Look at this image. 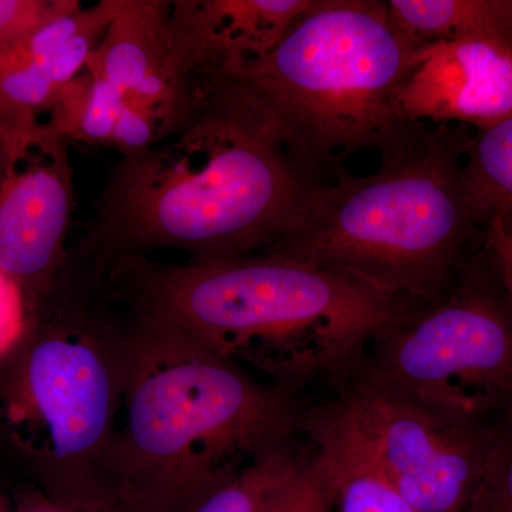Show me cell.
<instances>
[{
    "mask_svg": "<svg viewBox=\"0 0 512 512\" xmlns=\"http://www.w3.org/2000/svg\"><path fill=\"white\" fill-rule=\"evenodd\" d=\"M325 184L242 87L202 77L183 126L114 168L90 247L120 259L178 249L191 262L264 254Z\"/></svg>",
    "mask_w": 512,
    "mask_h": 512,
    "instance_id": "1",
    "label": "cell"
},
{
    "mask_svg": "<svg viewBox=\"0 0 512 512\" xmlns=\"http://www.w3.org/2000/svg\"><path fill=\"white\" fill-rule=\"evenodd\" d=\"M301 431L282 390L144 313L121 342V397L104 484L116 512H190Z\"/></svg>",
    "mask_w": 512,
    "mask_h": 512,
    "instance_id": "2",
    "label": "cell"
},
{
    "mask_svg": "<svg viewBox=\"0 0 512 512\" xmlns=\"http://www.w3.org/2000/svg\"><path fill=\"white\" fill-rule=\"evenodd\" d=\"M468 131L416 127L366 177L320 185L264 254L348 276L416 309L440 301L487 245L464 180Z\"/></svg>",
    "mask_w": 512,
    "mask_h": 512,
    "instance_id": "3",
    "label": "cell"
},
{
    "mask_svg": "<svg viewBox=\"0 0 512 512\" xmlns=\"http://www.w3.org/2000/svg\"><path fill=\"white\" fill-rule=\"evenodd\" d=\"M153 313L235 365L285 387L340 384L384 329L413 309L348 276L275 254L137 265Z\"/></svg>",
    "mask_w": 512,
    "mask_h": 512,
    "instance_id": "4",
    "label": "cell"
},
{
    "mask_svg": "<svg viewBox=\"0 0 512 512\" xmlns=\"http://www.w3.org/2000/svg\"><path fill=\"white\" fill-rule=\"evenodd\" d=\"M417 45L387 0H313L271 52L222 77L242 87L329 184L325 175H345V158L382 154L417 126L396 109Z\"/></svg>",
    "mask_w": 512,
    "mask_h": 512,
    "instance_id": "5",
    "label": "cell"
},
{
    "mask_svg": "<svg viewBox=\"0 0 512 512\" xmlns=\"http://www.w3.org/2000/svg\"><path fill=\"white\" fill-rule=\"evenodd\" d=\"M0 382V427L53 503L116 512L104 470L121 397V342L77 309L32 323Z\"/></svg>",
    "mask_w": 512,
    "mask_h": 512,
    "instance_id": "6",
    "label": "cell"
},
{
    "mask_svg": "<svg viewBox=\"0 0 512 512\" xmlns=\"http://www.w3.org/2000/svg\"><path fill=\"white\" fill-rule=\"evenodd\" d=\"M355 375L456 419H511L512 298L488 242L440 301L384 329Z\"/></svg>",
    "mask_w": 512,
    "mask_h": 512,
    "instance_id": "7",
    "label": "cell"
},
{
    "mask_svg": "<svg viewBox=\"0 0 512 512\" xmlns=\"http://www.w3.org/2000/svg\"><path fill=\"white\" fill-rule=\"evenodd\" d=\"M301 431L362 457L416 512H467L495 427L434 412L353 375L335 399L301 416Z\"/></svg>",
    "mask_w": 512,
    "mask_h": 512,
    "instance_id": "8",
    "label": "cell"
},
{
    "mask_svg": "<svg viewBox=\"0 0 512 512\" xmlns=\"http://www.w3.org/2000/svg\"><path fill=\"white\" fill-rule=\"evenodd\" d=\"M70 144L46 123L2 130L0 271L33 311L55 291L72 225Z\"/></svg>",
    "mask_w": 512,
    "mask_h": 512,
    "instance_id": "9",
    "label": "cell"
},
{
    "mask_svg": "<svg viewBox=\"0 0 512 512\" xmlns=\"http://www.w3.org/2000/svg\"><path fill=\"white\" fill-rule=\"evenodd\" d=\"M168 0H116V12L86 70L116 87L165 134L194 109L198 80L175 45Z\"/></svg>",
    "mask_w": 512,
    "mask_h": 512,
    "instance_id": "10",
    "label": "cell"
},
{
    "mask_svg": "<svg viewBox=\"0 0 512 512\" xmlns=\"http://www.w3.org/2000/svg\"><path fill=\"white\" fill-rule=\"evenodd\" d=\"M409 124L483 130L512 117V55L480 42L417 45L397 90Z\"/></svg>",
    "mask_w": 512,
    "mask_h": 512,
    "instance_id": "11",
    "label": "cell"
},
{
    "mask_svg": "<svg viewBox=\"0 0 512 512\" xmlns=\"http://www.w3.org/2000/svg\"><path fill=\"white\" fill-rule=\"evenodd\" d=\"M116 10L114 0L79 6L0 52V127L46 123L64 87L86 69Z\"/></svg>",
    "mask_w": 512,
    "mask_h": 512,
    "instance_id": "12",
    "label": "cell"
},
{
    "mask_svg": "<svg viewBox=\"0 0 512 512\" xmlns=\"http://www.w3.org/2000/svg\"><path fill=\"white\" fill-rule=\"evenodd\" d=\"M312 2L175 0V45L195 79L224 76L271 52Z\"/></svg>",
    "mask_w": 512,
    "mask_h": 512,
    "instance_id": "13",
    "label": "cell"
},
{
    "mask_svg": "<svg viewBox=\"0 0 512 512\" xmlns=\"http://www.w3.org/2000/svg\"><path fill=\"white\" fill-rule=\"evenodd\" d=\"M46 124L69 144L110 148L123 157L143 153L167 138L156 121L86 69L64 87Z\"/></svg>",
    "mask_w": 512,
    "mask_h": 512,
    "instance_id": "14",
    "label": "cell"
},
{
    "mask_svg": "<svg viewBox=\"0 0 512 512\" xmlns=\"http://www.w3.org/2000/svg\"><path fill=\"white\" fill-rule=\"evenodd\" d=\"M396 25L419 45L480 42L512 55V0H389Z\"/></svg>",
    "mask_w": 512,
    "mask_h": 512,
    "instance_id": "15",
    "label": "cell"
},
{
    "mask_svg": "<svg viewBox=\"0 0 512 512\" xmlns=\"http://www.w3.org/2000/svg\"><path fill=\"white\" fill-rule=\"evenodd\" d=\"M464 180L488 232L512 221V117L468 133Z\"/></svg>",
    "mask_w": 512,
    "mask_h": 512,
    "instance_id": "16",
    "label": "cell"
},
{
    "mask_svg": "<svg viewBox=\"0 0 512 512\" xmlns=\"http://www.w3.org/2000/svg\"><path fill=\"white\" fill-rule=\"evenodd\" d=\"M328 477L333 512H416L379 471L342 444L305 434Z\"/></svg>",
    "mask_w": 512,
    "mask_h": 512,
    "instance_id": "17",
    "label": "cell"
},
{
    "mask_svg": "<svg viewBox=\"0 0 512 512\" xmlns=\"http://www.w3.org/2000/svg\"><path fill=\"white\" fill-rule=\"evenodd\" d=\"M298 453L292 441L269 451L210 491L190 512H261L266 494Z\"/></svg>",
    "mask_w": 512,
    "mask_h": 512,
    "instance_id": "18",
    "label": "cell"
},
{
    "mask_svg": "<svg viewBox=\"0 0 512 512\" xmlns=\"http://www.w3.org/2000/svg\"><path fill=\"white\" fill-rule=\"evenodd\" d=\"M261 512H333L322 461L311 446L298 456L266 494Z\"/></svg>",
    "mask_w": 512,
    "mask_h": 512,
    "instance_id": "19",
    "label": "cell"
},
{
    "mask_svg": "<svg viewBox=\"0 0 512 512\" xmlns=\"http://www.w3.org/2000/svg\"><path fill=\"white\" fill-rule=\"evenodd\" d=\"M467 512H512V417L495 427L490 457Z\"/></svg>",
    "mask_w": 512,
    "mask_h": 512,
    "instance_id": "20",
    "label": "cell"
},
{
    "mask_svg": "<svg viewBox=\"0 0 512 512\" xmlns=\"http://www.w3.org/2000/svg\"><path fill=\"white\" fill-rule=\"evenodd\" d=\"M80 5L79 0H0V52L25 42Z\"/></svg>",
    "mask_w": 512,
    "mask_h": 512,
    "instance_id": "21",
    "label": "cell"
},
{
    "mask_svg": "<svg viewBox=\"0 0 512 512\" xmlns=\"http://www.w3.org/2000/svg\"><path fill=\"white\" fill-rule=\"evenodd\" d=\"M28 296L5 272L0 271V360L15 355L33 323Z\"/></svg>",
    "mask_w": 512,
    "mask_h": 512,
    "instance_id": "22",
    "label": "cell"
},
{
    "mask_svg": "<svg viewBox=\"0 0 512 512\" xmlns=\"http://www.w3.org/2000/svg\"><path fill=\"white\" fill-rule=\"evenodd\" d=\"M488 245L495 256L501 274L512 298V228L494 232L488 238Z\"/></svg>",
    "mask_w": 512,
    "mask_h": 512,
    "instance_id": "23",
    "label": "cell"
},
{
    "mask_svg": "<svg viewBox=\"0 0 512 512\" xmlns=\"http://www.w3.org/2000/svg\"><path fill=\"white\" fill-rule=\"evenodd\" d=\"M12 512H70L66 508L60 507L56 503H53L49 498L45 500H33L23 504L22 507L12 510Z\"/></svg>",
    "mask_w": 512,
    "mask_h": 512,
    "instance_id": "24",
    "label": "cell"
},
{
    "mask_svg": "<svg viewBox=\"0 0 512 512\" xmlns=\"http://www.w3.org/2000/svg\"><path fill=\"white\" fill-rule=\"evenodd\" d=\"M0 512H12V508L9 507L8 501L2 494H0Z\"/></svg>",
    "mask_w": 512,
    "mask_h": 512,
    "instance_id": "25",
    "label": "cell"
},
{
    "mask_svg": "<svg viewBox=\"0 0 512 512\" xmlns=\"http://www.w3.org/2000/svg\"><path fill=\"white\" fill-rule=\"evenodd\" d=\"M0 160H2V127H0Z\"/></svg>",
    "mask_w": 512,
    "mask_h": 512,
    "instance_id": "26",
    "label": "cell"
}]
</instances>
